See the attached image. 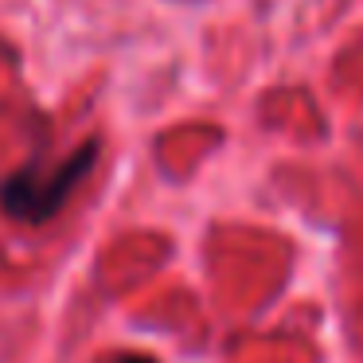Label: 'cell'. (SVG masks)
<instances>
[{
	"label": "cell",
	"mask_w": 363,
	"mask_h": 363,
	"mask_svg": "<svg viewBox=\"0 0 363 363\" xmlns=\"http://www.w3.org/2000/svg\"><path fill=\"white\" fill-rule=\"evenodd\" d=\"M94 157H98V145L86 141L71 160H63L51 172H43L40 164H28L20 172H12L9 180H0V207H4V215L16 223H32V227L51 223L67 207V199L74 196V188L90 176Z\"/></svg>",
	"instance_id": "cell-1"
},
{
	"label": "cell",
	"mask_w": 363,
	"mask_h": 363,
	"mask_svg": "<svg viewBox=\"0 0 363 363\" xmlns=\"http://www.w3.org/2000/svg\"><path fill=\"white\" fill-rule=\"evenodd\" d=\"M113 363H157L152 355H118Z\"/></svg>",
	"instance_id": "cell-2"
}]
</instances>
